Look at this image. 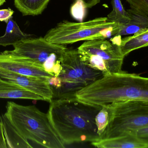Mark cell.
I'll list each match as a JSON object with an SVG mask.
<instances>
[{
  "mask_svg": "<svg viewBox=\"0 0 148 148\" xmlns=\"http://www.w3.org/2000/svg\"><path fill=\"white\" fill-rule=\"evenodd\" d=\"M50 103L49 118L65 145L101 139L95 117L102 107L86 104L75 98L53 100Z\"/></svg>",
  "mask_w": 148,
  "mask_h": 148,
  "instance_id": "cell-1",
  "label": "cell"
},
{
  "mask_svg": "<svg viewBox=\"0 0 148 148\" xmlns=\"http://www.w3.org/2000/svg\"><path fill=\"white\" fill-rule=\"evenodd\" d=\"M76 98L101 107L127 100L148 101V77L123 71L105 75L78 91Z\"/></svg>",
  "mask_w": 148,
  "mask_h": 148,
  "instance_id": "cell-2",
  "label": "cell"
},
{
  "mask_svg": "<svg viewBox=\"0 0 148 148\" xmlns=\"http://www.w3.org/2000/svg\"><path fill=\"white\" fill-rule=\"evenodd\" d=\"M7 119L24 138L47 148H64L65 144L57 134L47 114L34 106H23L8 102Z\"/></svg>",
  "mask_w": 148,
  "mask_h": 148,
  "instance_id": "cell-3",
  "label": "cell"
},
{
  "mask_svg": "<svg viewBox=\"0 0 148 148\" xmlns=\"http://www.w3.org/2000/svg\"><path fill=\"white\" fill-rule=\"evenodd\" d=\"M121 24L109 21L107 17L77 23L64 21L49 30L44 37L51 43L62 45L79 41L105 39L116 36Z\"/></svg>",
  "mask_w": 148,
  "mask_h": 148,
  "instance_id": "cell-4",
  "label": "cell"
},
{
  "mask_svg": "<svg viewBox=\"0 0 148 148\" xmlns=\"http://www.w3.org/2000/svg\"><path fill=\"white\" fill-rule=\"evenodd\" d=\"M109 121L101 139L130 134L148 127V101L129 100L108 106Z\"/></svg>",
  "mask_w": 148,
  "mask_h": 148,
  "instance_id": "cell-5",
  "label": "cell"
},
{
  "mask_svg": "<svg viewBox=\"0 0 148 148\" xmlns=\"http://www.w3.org/2000/svg\"><path fill=\"white\" fill-rule=\"evenodd\" d=\"M61 65L62 69L58 76L61 86L53 92V99L75 98L77 92L103 76L101 71L85 64L77 49L67 48L62 57Z\"/></svg>",
  "mask_w": 148,
  "mask_h": 148,
  "instance_id": "cell-6",
  "label": "cell"
},
{
  "mask_svg": "<svg viewBox=\"0 0 148 148\" xmlns=\"http://www.w3.org/2000/svg\"><path fill=\"white\" fill-rule=\"evenodd\" d=\"M14 54L30 60L36 66L53 76L61 71V61L67 48L48 41L44 37L27 38L13 45Z\"/></svg>",
  "mask_w": 148,
  "mask_h": 148,
  "instance_id": "cell-7",
  "label": "cell"
},
{
  "mask_svg": "<svg viewBox=\"0 0 148 148\" xmlns=\"http://www.w3.org/2000/svg\"><path fill=\"white\" fill-rule=\"evenodd\" d=\"M81 60L103 75L122 72L124 56L120 46L105 39L87 41L77 49Z\"/></svg>",
  "mask_w": 148,
  "mask_h": 148,
  "instance_id": "cell-8",
  "label": "cell"
},
{
  "mask_svg": "<svg viewBox=\"0 0 148 148\" xmlns=\"http://www.w3.org/2000/svg\"><path fill=\"white\" fill-rule=\"evenodd\" d=\"M0 68L28 76L44 78L53 76L36 66L30 60L15 54L11 50L0 52Z\"/></svg>",
  "mask_w": 148,
  "mask_h": 148,
  "instance_id": "cell-9",
  "label": "cell"
},
{
  "mask_svg": "<svg viewBox=\"0 0 148 148\" xmlns=\"http://www.w3.org/2000/svg\"><path fill=\"white\" fill-rule=\"evenodd\" d=\"M47 78L23 75L0 68V79L15 83L50 103L53 99V93Z\"/></svg>",
  "mask_w": 148,
  "mask_h": 148,
  "instance_id": "cell-10",
  "label": "cell"
},
{
  "mask_svg": "<svg viewBox=\"0 0 148 148\" xmlns=\"http://www.w3.org/2000/svg\"><path fill=\"white\" fill-rule=\"evenodd\" d=\"M91 145L99 148H148L136 134H130L113 138L100 139L91 142Z\"/></svg>",
  "mask_w": 148,
  "mask_h": 148,
  "instance_id": "cell-11",
  "label": "cell"
},
{
  "mask_svg": "<svg viewBox=\"0 0 148 148\" xmlns=\"http://www.w3.org/2000/svg\"><path fill=\"white\" fill-rule=\"evenodd\" d=\"M0 98L43 101L40 96L15 83L0 79Z\"/></svg>",
  "mask_w": 148,
  "mask_h": 148,
  "instance_id": "cell-12",
  "label": "cell"
},
{
  "mask_svg": "<svg viewBox=\"0 0 148 148\" xmlns=\"http://www.w3.org/2000/svg\"><path fill=\"white\" fill-rule=\"evenodd\" d=\"M130 21L127 23L121 24L116 36L134 34L143 29L148 28V15L145 13L130 8L127 10Z\"/></svg>",
  "mask_w": 148,
  "mask_h": 148,
  "instance_id": "cell-13",
  "label": "cell"
},
{
  "mask_svg": "<svg viewBox=\"0 0 148 148\" xmlns=\"http://www.w3.org/2000/svg\"><path fill=\"white\" fill-rule=\"evenodd\" d=\"M7 148H31L33 147L13 127L4 114L0 116Z\"/></svg>",
  "mask_w": 148,
  "mask_h": 148,
  "instance_id": "cell-14",
  "label": "cell"
},
{
  "mask_svg": "<svg viewBox=\"0 0 148 148\" xmlns=\"http://www.w3.org/2000/svg\"><path fill=\"white\" fill-rule=\"evenodd\" d=\"M147 47H148V28L123 38L120 45L124 57L134 50Z\"/></svg>",
  "mask_w": 148,
  "mask_h": 148,
  "instance_id": "cell-15",
  "label": "cell"
},
{
  "mask_svg": "<svg viewBox=\"0 0 148 148\" xmlns=\"http://www.w3.org/2000/svg\"><path fill=\"white\" fill-rule=\"evenodd\" d=\"M5 34L0 36V46L6 47L14 45L20 40L32 37V35L23 33L11 17L7 23Z\"/></svg>",
  "mask_w": 148,
  "mask_h": 148,
  "instance_id": "cell-16",
  "label": "cell"
},
{
  "mask_svg": "<svg viewBox=\"0 0 148 148\" xmlns=\"http://www.w3.org/2000/svg\"><path fill=\"white\" fill-rule=\"evenodd\" d=\"M50 0H14L16 8L24 16L40 14Z\"/></svg>",
  "mask_w": 148,
  "mask_h": 148,
  "instance_id": "cell-17",
  "label": "cell"
},
{
  "mask_svg": "<svg viewBox=\"0 0 148 148\" xmlns=\"http://www.w3.org/2000/svg\"><path fill=\"white\" fill-rule=\"evenodd\" d=\"M111 3L113 10L108 15V20L121 24L128 23L129 14L123 8L121 0H112Z\"/></svg>",
  "mask_w": 148,
  "mask_h": 148,
  "instance_id": "cell-18",
  "label": "cell"
},
{
  "mask_svg": "<svg viewBox=\"0 0 148 148\" xmlns=\"http://www.w3.org/2000/svg\"><path fill=\"white\" fill-rule=\"evenodd\" d=\"M109 121V111L108 107H103L99 111L95 117L97 134L101 137Z\"/></svg>",
  "mask_w": 148,
  "mask_h": 148,
  "instance_id": "cell-19",
  "label": "cell"
},
{
  "mask_svg": "<svg viewBox=\"0 0 148 148\" xmlns=\"http://www.w3.org/2000/svg\"><path fill=\"white\" fill-rule=\"evenodd\" d=\"M86 8L82 2L76 0L71 7V14L76 20L82 22L86 14Z\"/></svg>",
  "mask_w": 148,
  "mask_h": 148,
  "instance_id": "cell-20",
  "label": "cell"
},
{
  "mask_svg": "<svg viewBox=\"0 0 148 148\" xmlns=\"http://www.w3.org/2000/svg\"><path fill=\"white\" fill-rule=\"evenodd\" d=\"M130 8L140 10L148 15V0H126Z\"/></svg>",
  "mask_w": 148,
  "mask_h": 148,
  "instance_id": "cell-21",
  "label": "cell"
},
{
  "mask_svg": "<svg viewBox=\"0 0 148 148\" xmlns=\"http://www.w3.org/2000/svg\"><path fill=\"white\" fill-rule=\"evenodd\" d=\"M14 14V11L10 8L0 10V21L5 22L7 23Z\"/></svg>",
  "mask_w": 148,
  "mask_h": 148,
  "instance_id": "cell-22",
  "label": "cell"
},
{
  "mask_svg": "<svg viewBox=\"0 0 148 148\" xmlns=\"http://www.w3.org/2000/svg\"><path fill=\"white\" fill-rule=\"evenodd\" d=\"M136 135L141 140L148 146V127L137 130Z\"/></svg>",
  "mask_w": 148,
  "mask_h": 148,
  "instance_id": "cell-23",
  "label": "cell"
},
{
  "mask_svg": "<svg viewBox=\"0 0 148 148\" xmlns=\"http://www.w3.org/2000/svg\"><path fill=\"white\" fill-rule=\"evenodd\" d=\"M0 148H7V144L3 134L2 125L0 121Z\"/></svg>",
  "mask_w": 148,
  "mask_h": 148,
  "instance_id": "cell-24",
  "label": "cell"
},
{
  "mask_svg": "<svg viewBox=\"0 0 148 148\" xmlns=\"http://www.w3.org/2000/svg\"><path fill=\"white\" fill-rule=\"evenodd\" d=\"M82 2L85 8H91L100 2L101 0H79Z\"/></svg>",
  "mask_w": 148,
  "mask_h": 148,
  "instance_id": "cell-25",
  "label": "cell"
},
{
  "mask_svg": "<svg viewBox=\"0 0 148 148\" xmlns=\"http://www.w3.org/2000/svg\"><path fill=\"white\" fill-rule=\"evenodd\" d=\"M6 0H0V6H2L4 4V3L6 2Z\"/></svg>",
  "mask_w": 148,
  "mask_h": 148,
  "instance_id": "cell-26",
  "label": "cell"
}]
</instances>
